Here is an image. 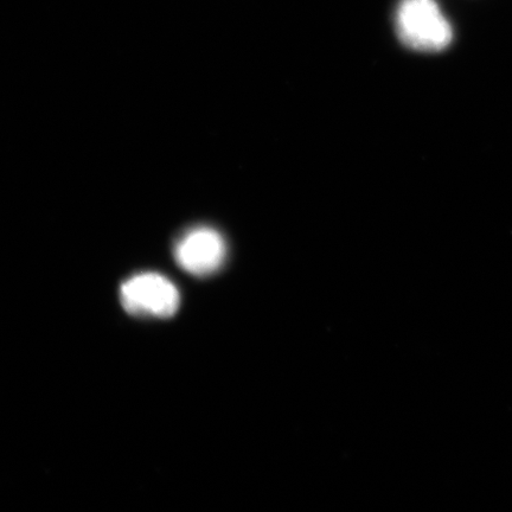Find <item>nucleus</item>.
Segmentation results:
<instances>
[{
	"instance_id": "f03ea898",
	"label": "nucleus",
	"mask_w": 512,
	"mask_h": 512,
	"mask_svg": "<svg viewBox=\"0 0 512 512\" xmlns=\"http://www.w3.org/2000/svg\"><path fill=\"white\" fill-rule=\"evenodd\" d=\"M126 312L138 317L170 318L181 305L177 287L156 273H143L125 281L120 290Z\"/></svg>"
},
{
	"instance_id": "f257e3e1",
	"label": "nucleus",
	"mask_w": 512,
	"mask_h": 512,
	"mask_svg": "<svg viewBox=\"0 0 512 512\" xmlns=\"http://www.w3.org/2000/svg\"><path fill=\"white\" fill-rule=\"evenodd\" d=\"M395 29L403 46L421 53H439L453 40L451 24L435 0H401Z\"/></svg>"
},
{
	"instance_id": "7ed1b4c3",
	"label": "nucleus",
	"mask_w": 512,
	"mask_h": 512,
	"mask_svg": "<svg viewBox=\"0 0 512 512\" xmlns=\"http://www.w3.org/2000/svg\"><path fill=\"white\" fill-rule=\"evenodd\" d=\"M227 243L217 230L197 227L182 235L175 246L179 267L195 277H209L227 260Z\"/></svg>"
}]
</instances>
